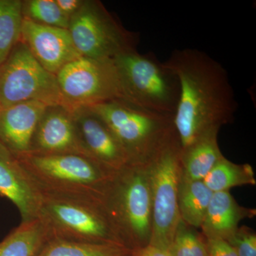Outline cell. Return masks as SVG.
Returning <instances> with one entry per match:
<instances>
[{
	"mask_svg": "<svg viewBox=\"0 0 256 256\" xmlns=\"http://www.w3.org/2000/svg\"><path fill=\"white\" fill-rule=\"evenodd\" d=\"M172 256H208L206 247L191 230L178 226L170 248Z\"/></svg>",
	"mask_w": 256,
	"mask_h": 256,
	"instance_id": "24",
	"label": "cell"
},
{
	"mask_svg": "<svg viewBox=\"0 0 256 256\" xmlns=\"http://www.w3.org/2000/svg\"><path fill=\"white\" fill-rule=\"evenodd\" d=\"M208 256H238L232 246L223 239H208Z\"/></svg>",
	"mask_w": 256,
	"mask_h": 256,
	"instance_id": "26",
	"label": "cell"
},
{
	"mask_svg": "<svg viewBox=\"0 0 256 256\" xmlns=\"http://www.w3.org/2000/svg\"><path fill=\"white\" fill-rule=\"evenodd\" d=\"M28 153L89 158L79 138L72 110L60 105L46 108L34 133Z\"/></svg>",
	"mask_w": 256,
	"mask_h": 256,
	"instance_id": "11",
	"label": "cell"
},
{
	"mask_svg": "<svg viewBox=\"0 0 256 256\" xmlns=\"http://www.w3.org/2000/svg\"><path fill=\"white\" fill-rule=\"evenodd\" d=\"M131 252L122 244H88L50 238L34 256H130Z\"/></svg>",
	"mask_w": 256,
	"mask_h": 256,
	"instance_id": "19",
	"label": "cell"
},
{
	"mask_svg": "<svg viewBox=\"0 0 256 256\" xmlns=\"http://www.w3.org/2000/svg\"><path fill=\"white\" fill-rule=\"evenodd\" d=\"M214 192L203 181H186L178 188L180 215L193 226L201 227Z\"/></svg>",
	"mask_w": 256,
	"mask_h": 256,
	"instance_id": "20",
	"label": "cell"
},
{
	"mask_svg": "<svg viewBox=\"0 0 256 256\" xmlns=\"http://www.w3.org/2000/svg\"><path fill=\"white\" fill-rule=\"evenodd\" d=\"M68 30L80 56L92 60H112L136 50L138 36L124 30L100 1L84 2L70 18Z\"/></svg>",
	"mask_w": 256,
	"mask_h": 256,
	"instance_id": "7",
	"label": "cell"
},
{
	"mask_svg": "<svg viewBox=\"0 0 256 256\" xmlns=\"http://www.w3.org/2000/svg\"><path fill=\"white\" fill-rule=\"evenodd\" d=\"M28 101L63 106L56 76L44 68L20 40L0 65V108Z\"/></svg>",
	"mask_w": 256,
	"mask_h": 256,
	"instance_id": "9",
	"label": "cell"
},
{
	"mask_svg": "<svg viewBox=\"0 0 256 256\" xmlns=\"http://www.w3.org/2000/svg\"><path fill=\"white\" fill-rule=\"evenodd\" d=\"M87 108L105 122L133 164L144 158L150 160L176 134L172 116L126 101H107Z\"/></svg>",
	"mask_w": 256,
	"mask_h": 256,
	"instance_id": "4",
	"label": "cell"
},
{
	"mask_svg": "<svg viewBox=\"0 0 256 256\" xmlns=\"http://www.w3.org/2000/svg\"><path fill=\"white\" fill-rule=\"evenodd\" d=\"M42 195L80 198L102 205L111 172L86 156L74 154L16 156Z\"/></svg>",
	"mask_w": 256,
	"mask_h": 256,
	"instance_id": "2",
	"label": "cell"
},
{
	"mask_svg": "<svg viewBox=\"0 0 256 256\" xmlns=\"http://www.w3.org/2000/svg\"><path fill=\"white\" fill-rule=\"evenodd\" d=\"M240 218V208L228 191L214 192L201 227L208 239L228 240L236 233Z\"/></svg>",
	"mask_w": 256,
	"mask_h": 256,
	"instance_id": "16",
	"label": "cell"
},
{
	"mask_svg": "<svg viewBox=\"0 0 256 256\" xmlns=\"http://www.w3.org/2000/svg\"><path fill=\"white\" fill-rule=\"evenodd\" d=\"M85 0H56L64 14L70 18L82 8Z\"/></svg>",
	"mask_w": 256,
	"mask_h": 256,
	"instance_id": "27",
	"label": "cell"
},
{
	"mask_svg": "<svg viewBox=\"0 0 256 256\" xmlns=\"http://www.w3.org/2000/svg\"><path fill=\"white\" fill-rule=\"evenodd\" d=\"M55 76L63 106L69 110L124 100L112 60L80 56L64 66Z\"/></svg>",
	"mask_w": 256,
	"mask_h": 256,
	"instance_id": "10",
	"label": "cell"
},
{
	"mask_svg": "<svg viewBox=\"0 0 256 256\" xmlns=\"http://www.w3.org/2000/svg\"><path fill=\"white\" fill-rule=\"evenodd\" d=\"M24 18L34 22L68 30L70 18L62 12L56 0L23 1Z\"/></svg>",
	"mask_w": 256,
	"mask_h": 256,
	"instance_id": "23",
	"label": "cell"
},
{
	"mask_svg": "<svg viewBox=\"0 0 256 256\" xmlns=\"http://www.w3.org/2000/svg\"><path fill=\"white\" fill-rule=\"evenodd\" d=\"M21 41L42 66L54 75L80 56L66 28L45 26L24 18Z\"/></svg>",
	"mask_w": 256,
	"mask_h": 256,
	"instance_id": "13",
	"label": "cell"
},
{
	"mask_svg": "<svg viewBox=\"0 0 256 256\" xmlns=\"http://www.w3.org/2000/svg\"><path fill=\"white\" fill-rule=\"evenodd\" d=\"M212 192H227L234 186L255 184L249 165H238L222 158L203 180Z\"/></svg>",
	"mask_w": 256,
	"mask_h": 256,
	"instance_id": "22",
	"label": "cell"
},
{
	"mask_svg": "<svg viewBox=\"0 0 256 256\" xmlns=\"http://www.w3.org/2000/svg\"><path fill=\"white\" fill-rule=\"evenodd\" d=\"M217 132L207 133L186 150L182 152L181 160L186 181H203L223 158L217 144Z\"/></svg>",
	"mask_w": 256,
	"mask_h": 256,
	"instance_id": "17",
	"label": "cell"
},
{
	"mask_svg": "<svg viewBox=\"0 0 256 256\" xmlns=\"http://www.w3.org/2000/svg\"><path fill=\"white\" fill-rule=\"evenodd\" d=\"M48 105L28 101L0 108V143L15 156L28 153L38 121Z\"/></svg>",
	"mask_w": 256,
	"mask_h": 256,
	"instance_id": "15",
	"label": "cell"
},
{
	"mask_svg": "<svg viewBox=\"0 0 256 256\" xmlns=\"http://www.w3.org/2000/svg\"><path fill=\"white\" fill-rule=\"evenodd\" d=\"M72 112L79 138L89 158L112 173L130 163L124 148L97 114L87 107Z\"/></svg>",
	"mask_w": 256,
	"mask_h": 256,
	"instance_id": "12",
	"label": "cell"
},
{
	"mask_svg": "<svg viewBox=\"0 0 256 256\" xmlns=\"http://www.w3.org/2000/svg\"><path fill=\"white\" fill-rule=\"evenodd\" d=\"M238 256H256L255 234L248 232H237L227 240Z\"/></svg>",
	"mask_w": 256,
	"mask_h": 256,
	"instance_id": "25",
	"label": "cell"
},
{
	"mask_svg": "<svg viewBox=\"0 0 256 256\" xmlns=\"http://www.w3.org/2000/svg\"><path fill=\"white\" fill-rule=\"evenodd\" d=\"M181 148L173 138L150 160L151 245L169 250L180 226L178 174Z\"/></svg>",
	"mask_w": 256,
	"mask_h": 256,
	"instance_id": "8",
	"label": "cell"
},
{
	"mask_svg": "<svg viewBox=\"0 0 256 256\" xmlns=\"http://www.w3.org/2000/svg\"><path fill=\"white\" fill-rule=\"evenodd\" d=\"M23 1L0 0V65L21 40Z\"/></svg>",
	"mask_w": 256,
	"mask_h": 256,
	"instance_id": "21",
	"label": "cell"
},
{
	"mask_svg": "<svg viewBox=\"0 0 256 256\" xmlns=\"http://www.w3.org/2000/svg\"><path fill=\"white\" fill-rule=\"evenodd\" d=\"M0 195L12 202L22 222L38 218L42 194L18 158L0 143Z\"/></svg>",
	"mask_w": 256,
	"mask_h": 256,
	"instance_id": "14",
	"label": "cell"
},
{
	"mask_svg": "<svg viewBox=\"0 0 256 256\" xmlns=\"http://www.w3.org/2000/svg\"><path fill=\"white\" fill-rule=\"evenodd\" d=\"M164 64L180 82L173 126L182 152L207 133L230 122L238 104L226 70L205 52L174 50Z\"/></svg>",
	"mask_w": 256,
	"mask_h": 256,
	"instance_id": "1",
	"label": "cell"
},
{
	"mask_svg": "<svg viewBox=\"0 0 256 256\" xmlns=\"http://www.w3.org/2000/svg\"><path fill=\"white\" fill-rule=\"evenodd\" d=\"M144 174L130 163L114 175L106 190L102 206L121 240L122 236L150 238L152 198L150 178Z\"/></svg>",
	"mask_w": 256,
	"mask_h": 256,
	"instance_id": "6",
	"label": "cell"
},
{
	"mask_svg": "<svg viewBox=\"0 0 256 256\" xmlns=\"http://www.w3.org/2000/svg\"><path fill=\"white\" fill-rule=\"evenodd\" d=\"M124 101L144 110L173 117L180 99L178 77L151 54L137 50L112 58Z\"/></svg>",
	"mask_w": 256,
	"mask_h": 256,
	"instance_id": "3",
	"label": "cell"
},
{
	"mask_svg": "<svg viewBox=\"0 0 256 256\" xmlns=\"http://www.w3.org/2000/svg\"><path fill=\"white\" fill-rule=\"evenodd\" d=\"M38 218L50 238L88 244H122L104 206L96 202L42 195Z\"/></svg>",
	"mask_w": 256,
	"mask_h": 256,
	"instance_id": "5",
	"label": "cell"
},
{
	"mask_svg": "<svg viewBox=\"0 0 256 256\" xmlns=\"http://www.w3.org/2000/svg\"><path fill=\"white\" fill-rule=\"evenodd\" d=\"M130 256H172V255L169 250L149 244L146 246L131 254Z\"/></svg>",
	"mask_w": 256,
	"mask_h": 256,
	"instance_id": "28",
	"label": "cell"
},
{
	"mask_svg": "<svg viewBox=\"0 0 256 256\" xmlns=\"http://www.w3.org/2000/svg\"><path fill=\"white\" fill-rule=\"evenodd\" d=\"M48 238L40 218L22 222L0 242V256H34Z\"/></svg>",
	"mask_w": 256,
	"mask_h": 256,
	"instance_id": "18",
	"label": "cell"
}]
</instances>
